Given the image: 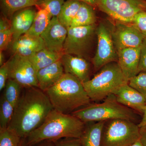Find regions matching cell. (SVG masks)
<instances>
[{"label":"cell","mask_w":146,"mask_h":146,"mask_svg":"<svg viewBox=\"0 0 146 146\" xmlns=\"http://www.w3.org/2000/svg\"><path fill=\"white\" fill-rule=\"evenodd\" d=\"M140 127L133 121L115 119L105 121L101 146H129L139 141Z\"/></svg>","instance_id":"cell-6"},{"label":"cell","mask_w":146,"mask_h":146,"mask_svg":"<svg viewBox=\"0 0 146 146\" xmlns=\"http://www.w3.org/2000/svg\"><path fill=\"white\" fill-rule=\"evenodd\" d=\"M80 1L86 3L94 6H96V0H79Z\"/></svg>","instance_id":"cell-39"},{"label":"cell","mask_w":146,"mask_h":146,"mask_svg":"<svg viewBox=\"0 0 146 146\" xmlns=\"http://www.w3.org/2000/svg\"><path fill=\"white\" fill-rule=\"evenodd\" d=\"M129 146H143L142 145V144L141 143V142L140 141H137V142H136V143H134L132 145H131Z\"/></svg>","instance_id":"cell-42"},{"label":"cell","mask_w":146,"mask_h":146,"mask_svg":"<svg viewBox=\"0 0 146 146\" xmlns=\"http://www.w3.org/2000/svg\"><path fill=\"white\" fill-rule=\"evenodd\" d=\"M101 103L90 104L72 113L84 123L123 119L133 121L138 120V112L121 104L114 94L106 97Z\"/></svg>","instance_id":"cell-4"},{"label":"cell","mask_w":146,"mask_h":146,"mask_svg":"<svg viewBox=\"0 0 146 146\" xmlns=\"http://www.w3.org/2000/svg\"><path fill=\"white\" fill-rule=\"evenodd\" d=\"M143 34L144 35V36H145V37L146 38V33H144V34Z\"/></svg>","instance_id":"cell-43"},{"label":"cell","mask_w":146,"mask_h":146,"mask_svg":"<svg viewBox=\"0 0 146 146\" xmlns=\"http://www.w3.org/2000/svg\"><path fill=\"white\" fill-rule=\"evenodd\" d=\"M96 20L93 6L82 2L81 5L70 27L86 26L95 25Z\"/></svg>","instance_id":"cell-22"},{"label":"cell","mask_w":146,"mask_h":146,"mask_svg":"<svg viewBox=\"0 0 146 146\" xmlns=\"http://www.w3.org/2000/svg\"><path fill=\"white\" fill-rule=\"evenodd\" d=\"M145 125H146V107L143 114L142 115V119L138 123V126L139 127H142Z\"/></svg>","instance_id":"cell-38"},{"label":"cell","mask_w":146,"mask_h":146,"mask_svg":"<svg viewBox=\"0 0 146 146\" xmlns=\"http://www.w3.org/2000/svg\"><path fill=\"white\" fill-rule=\"evenodd\" d=\"M98 37L96 52L92 59L94 69L100 70L105 65L118 61V54L112 39L111 29L101 23L97 27Z\"/></svg>","instance_id":"cell-9"},{"label":"cell","mask_w":146,"mask_h":146,"mask_svg":"<svg viewBox=\"0 0 146 146\" xmlns=\"http://www.w3.org/2000/svg\"><path fill=\"white\" fill-rule=\"evenodd\" d=\"M23 88L18 82L9 78L3 89L2 95L14 107L20 99Z\"/></svg>","instance_id":"cell-25"},{"label":"cell","mask_w":146,"mask_h":146,"mask_svg":"<svg viewBox=\"0 0 146 146\" xmlns=\"http://www.w3.org/2000/svg\"><path fill=\"white\" fill-rule=\"evenodd\" d=\"M20 146H30L27 144L25 138H23L22 140V143Z\"/></svg>","instance_id":"cell-41"},{"label":"cell","mask_w":146,"mask_h":146,"mask_svg":"<svg viewBox=\"0 0 146 146\" xmlns=\"http://www.w3.org/2000/svg\"><path fill=\"white\" fill-rule=\"evenodd\" d=\"M10 29H11V21L3 16L0 20V31Z\"/></svg>","instance_id":"cell-35"},{"label":"cell","mask_w":146,"mask_h":146,"mask_svg":"<svg viewBox=\"0 0 146 146\" xmlns=\"http://www.w3.org/2000/svg\"><path fill=\"white\" fill-rule=\"evenodd\" d=\"M5 56L4 55L3 51H0V66H1L2 65H3L5 62H4Z\"/></svg>","instance_id":"cell-40"},{"label":"cell","mask_w":146,"mask_h":146,"mask_svg":"<svg viewBox=\"0 0 146 146\" xmlns=\"http://www.w3.org/2000/svg\"><path fill=\"white\" fill-rule=\"evenodd\" d=\"M13 40V33L11 29L0 31V51L6 50L10 46Z\"/></svg>","instance_id":"cell-30"},{"label":"cell","mask_w":146,"mask_h":146,"mask_svg":"<svg viewBox=\"0 0 146 146\" xmlns=\"http://www.w3.org/2000/svg\"><path fill=\"white\" fill-rule=\"evenodd\" d=\"M114 45L117 51L141 47L145 37L132 23L117 22L111 29Z\"/></svg>","instance_id":"cell-11"},{"label":"cell","mask_w":146,"mask_h":146,"mask_svg":"<svg viewBox=\"0 0 146 146\" xmlns=\"http://www.w3.org/2000/svg\"><path fill=\"white\" fill-rule=\"evenodd\" d=\"M65 74L61 60L36 72L38 88L46 92L55 85Z\"/></svg>","instance_id":"cell-17"},{"label":"cell","mask_w":146,"mask_h":146,"mask_svg":"<svg viewBox=\"0 0 146 146\" xmlns=\"http://www.w3.org/2000/svg\"><path fill=\"white\" fill-rule=\"evenodd\" d=\"M9 67L8 61L5 62L0 68V91L4 89L7 82L9 78Z\"/></svg>","instance_id":"cell-32"},{"label":"cell","mask_w":146,"mask_h":146,"mask_svg":"<svg viewBox=\"0 0 146 146\" xmlns=\"http://www.w3.org/2000/svg\"><path fill=\"white\" fill-rule=\"evenodd\" d=\"M96 6L117 22L132 23L136 14L146 11V1L96 0Z\"/></svg>","instance_id":"cell-7"},{"label":"cell","mask_w":146,"mask_h":146,"mask_svg":"<svg viewBox=\"0 0 146 146\" xmlns=\"http://www.w3.org/2000/svg\"><path fill=\"white\" fill-rule=\"evenodd\" d=\"M10 48L13 54L28 57L43 49L45 46L40 36L36 37L24 34L12 42Z\"/></svg>","instance_id":"cell-16"},{"label":"cell","mask_w":146,"mask_h":146,"mask_svg":"<svg viewBox=\"0 0 146 146\" xmlns=\"http://www.w3.org/2000/svg\"><path fill=\"white\" fill-rule=\"evenodd\" d=\"M141 52V47L117 51V63L128 82L138 74Z\"/></svg>","instance_id":"cell-14"},{"label":"cell","mask_w":146,"mask_h":146,"mask_svg":"<svg viewBox=\"0 0 146 146\" xmlns=\"http://www.w3.org/2000/svg\"><path fill=\"white\" fill-rule=\"evenodd\" d=\"M53 110L45 92L38 87L23 88L7 128L22 139L26 138L44 123Z\"/></svg>","instance_id":"cell-1"},{"label":"cell","mask_w":146,"mask_h":146,"mask_svg":"<svg viewBox=\"0 0 146 146\" xmlns=\"http://www.w3.org/2000/svg\"><path fill=\"white\" fill-rule=\"evenodd\" d=\"M139 141L143 146H146V125L140 127Z\"/></svg>","instance_id":"cell-36"},{"label":"cell","mask_w":146,"mask_h":146,"mask_svg":"<svg viewBox=\"0 0 146 146\" xmlns=\"http://www.w3.org/2000/svg\"><path fill=\"white\" fill-rule=\"evenodd\" d=\"M36 12L34 8L30 7L19 11L13 15L11 20L13 33L12 42L27 32L32 25Z\"/></svg>","instance_id":"cell-18"},{"label":"cell","mask_w":146,"mask_h":146,"mask_svg":"<svg viewBox=\"0 0 146 146\" xmlns=\"http://www.w3.org/2000/svg\"><path fill=\"white\" fill-rule=\"evenodd\" d=\"M14 107L2 95L0 100V129L8 127L12 119Z\"/></svg>","instance_id":"cell-26"},{"label":"cell","mask_w":146,"mask_h":146,"mask_svg":"<svg viewBox=\"0 0 146 146\" xmlns=\"http://www.w3.org/2000/svg\"><path fill=\"white\" fill-rule=\"evenodd\" d=\"M81 3L79 0H67L63 4L57 17L60 23L67 28L70 27L71 23L76 15Z\"/></svg>","instance_id":"cell-24"},{"label":"cell","mask_w":146,"mask_h":146,"mask_svg":"<svg viewBox=\"0 0 146 146\" xmlns=\"http://www.w3.org/2000/svg\"><path fill=\"white\" fill-rule=\"evenodd\" d=\"M96 28L95 24L68 28V35L63 45V54L85 58L91 47Z\"/></svg>","instance_id":"cell-8"},{"label":"cell","mask_w":146,"mask_h":146,"mask_svg":"<svg viewBox=\"0 0 146 146\" xmlns=\"http://www.w3.org/2000/svg\"><path fill=\"white\" fill-rule=\"evenodd\" d=\"M61 62L65 73L71 74L82 83L90 79L91 66L84 58L69 54H63Z\"/></svg>","instance_id":"cell-15"},{"label":"cell","mask_w":146,"mask_h":146,"mask_svg":"<svg viewBox=\"0 0 146 146\" xmlns=\"http://www.w3.org/2000/svg\"><path fill=\"white\" fill-rule=\"evenodd\" d=\"M116 99L121 104L133 109L140 115H143L146 107V100L140 92L125 84L113 93Z\"/></svg>","instance_id":"cell-13"},{"label":"cell","mask_w":146,"mask_h":146,"mask_svg":"<svg viewBox=\"0 0 146 146\" xmlns=\"http://www.w3.org/2000/svg\"><path fill=\"white\" fill-rule=\"evenodd\" d=\"M54 109L71 114L91 104L83 84L74 76L65 73L59 81L45 92Z\"/></svg>","instance_id":"cell-3"},{"label":"cell","mask_w":146,"mask_h":146,"mask_svg":"<svg viewBox=\"0 0 146 146\" xmlns=\"http://www.w3.org/2000/svg\"><path fill=\"white\" fill-rule=\"evenodd\" d=\"M132 24L143 34L146 33V11L136 14Z\"/></svg>","instance_id":"cell-31"},{"label":"cell","mask_w":146,"mask_h":146,"mask_svg":"<svg viewBox=\"0 0 146 146\" xmlns=\"http://www.w3.org/2000/svg\"><path fill=\"white\" fill-rule=\"evenodd\" d=\"M8 61L9 78L18 82L23 88L38 87L36 72L28 57L13 54Z\"/></svg>","instance_id":"cell-10"},{"label":"cell","mask_w":146,"mask_h":146,"mask_svg":"<svg viewBox=\"0 0 146 146\" xmlns=\"http://www.w3.org/2000/svg\"><path fill=\"white\" fill-rule=\"evenodd\" d=\"M32 146H55L54 143L52 141L46 140L38 143Z\"/></svg>","instance_id":"cell-37"},{"label":"cell","mask_w":146,"mask_h":146,"mask_svg":"<svg viewBox=\"0 0 146 146\" xmlns=\"http://www.w3.org/2000/svg\"><path fill=\"white\" fill-rule=\"evenodd\" d=\"M38 0H0L3 15L11 20L13 15L19 11L38 4Z\"/></svg>","instance_id":"cell-21"},{"label":"cell","mask_w":146,"mask_h":146,"mask_svg":"<svg viewBox=\"0 0 146 146\" xmlns=\"http://www.w3.org/2000/svg\"><path fill=\"white\" fill-rule=\"evenodd\" d=\"M130 86L136 89L145 97L146 100V72H141L128 82Z\"/></svg>","instance_id":"cell-29"},{"label":"cell","mask_w":146,"mask_h":146,"mask_svg":"<svg viewBox=\"0 0 146 146\" xmlns=\"http://www.w3.org/2000/svg\"><path fill=\"white\" fill-rule=\"evenodd\" d=\"M128 83L117 62L102 67L94 78L82 83L92 101L104 100L125 84Z\"/></svg>","instance_id":"cell-5"},{"label":"cell","mask_w":146,"mask_h":146,"mask_svg":"<svg viewBox=\"0 0 146 146\" xmlns=\"http://www.w3.org/2000/svg\"><path fill=\"white\" fill-rule=\"evenodd\" d=\"M86 123L72 114L53 110L44 123L26 139L32 146L42 141H53L65 138H80Z\"/></svg>","instance_id":"cell-2"},{"label":"cell","mask_w":146,"mask_h":146,"mask_svg":"<svg viewBox=\"0 0 146 146\" xmlns=\"http://www.w3.org/2000/svg\"><path fill=\"white\" fill-rule=\"evenodd\" d=\"M63 52L52 51L44 48L28 57L36 72L61 59Z\"/></svg>","instance_id":"cell-19"},{"label":"cell","mask_w":146,"mask_h":146,"mask_svg":"<svg viewBox=\"0 0 146 146\" xmlns=\"http://www.w3.org/2000/svg\"><path fill=\"white\" fill-rule=\"evenodd\" d=\"M146 72V38L145 37L141 46V56L138 66V74Z\"/></svg>","instance_id":"cell-34"},{"label":"cell","mask_w":146,"mask_h":146,"mask_svg":"<svg viewBox=\"0 0 146 146\" xmlns=\"http://www.w3.org/2000/svg\"><path fill=\"white\" fill-rule=\"evenodd\" d=\"M53 142L55 146H83L80 138H63Z\"/></svg>","instance_id":"cell-33"},{"label":"cell","mask_w":146,"mask_h":146,"mask_svg":"<svg viewBox=\"0 0 146 146\" xmlns=\"http://www.w3.org/2000/svg\"><path fill=\"white\" fill-rule=\"evenodd\" d=\"M68 33V29L60 23L58 17H53L40 37L46 49L56 52H63Z\"/></svg>","instance_id":"cell-12"},{"label":"cell","mask_w":146,"mask_h":146,"mask_svg":"<svg viewBox=\"0 0 146 146\" xmlns=\"http://www.w3.org/2000/svg\"><path fill=\"white\" fill-rule=\"evenodd\" d=\"M23 139L8 128L0 129V146H20Z\"/></svg>","instance_id":"cell-27"},{"label":"cell","mask_w":146,"mask_h":146,"mask_svg":"<svg viewBox=\"0 0 146 146\" xmlns=\"http://www.w3.org/2000/svg\"><path fill=\"white\" fill-rule=\"evenodd\" d=\"M105 121L85 123L80 139L83 146H101L102 131Z\"/></svg>","instance_id":"cell-20"},{"label":"cell","mask_w":146,"mask_h":146,"mask_svg":"<svg viewBox=\"0 0 146 146\" xmlns=\"http://www.w3.org/2000/svg\"><path fill=\"white\" fill-rule=\"evenodd\" d=\"M52 18L46 10L40 9L36 12L30 29L25 34L36 37L40 36L49 25Z\"/></svg>","instance_id":"cell-23"},{"label":"cell","mask_w":146,"mask_h":146,"mask_svg":"<svg viewBox=\"0 0 146 146\" xmlns=\"http://www.w3.org/2000/svg\"><path fill=\"white\" fill-rule=\"evenodd\" d=\"M65 0H38L37 6L48 11L52 17H58Z\"/></svg>","instance_id":"cell-28"}]
</instances>
